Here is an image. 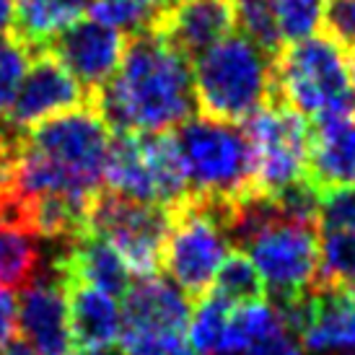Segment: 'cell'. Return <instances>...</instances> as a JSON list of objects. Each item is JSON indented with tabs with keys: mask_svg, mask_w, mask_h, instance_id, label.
<instances>
[{
	"mask_svg": "<svg viewBox=\"0 0 355 355\" xmlns=\"http://www.w3.org/2000/svg\"><path fill=\"white\" fill-rule=\"evenodd\" d=\"M91 107L112 132H168L198 109L192 62L158 31L128 34L117 73Z\"/></svg>",
	"mask_w": 355,
	"mask_h": 355,
	"instance_id": "6da1fadb",
	"label": "cell"
},
{
	"mask_svg": "<svg viewBox=\"0 0 355 355\" xmlns=\"http://www.w3.org/2000/svg\"><path fill=\"white\" fill-rule=\"evenodd\" d=\"M228 231L254 262L275 304L304 296L319 283L322 244L314 220L286 216L272 198L252 195L231 207Z\"/></svg>",
	"mask_w": 355,
	"mask_h": 355,
	"instance_id": "7a4b0ae2",
	"label": "cell"
},
{
	"mask_svg": "<svg viewBox=\"0 0 355 355\" xmlns=\"http://www.w3.org/2000/svg\"><path fill=\"white\" fill-rule=\"evenodd\" d=\"M272 60L241 29L226 34L192 60L198 109L213 119L247 122L272 101Z\"/></svg>",
	"mask_w": 355,
	"mask_h": 355,
	"instance_id": "3957f363",
	"label": "cell"
},
{
	"mask_svg": "<svg viewBox=\"0 0 355 355\" xmlns=\"http://www.w3.org/2000/svg\"><path fill=\"white\" fill-rule=\"evenodd\" d=\"M187 177L189 198L236 205L257 195L254 153L247 130L239 122L189 117L174 132Z\"/></svg>",
	"mask_w": 355,
	"mask_h": 355,
	"instance_id": "277c9868",
	"label": "cell"
},
{
	"mask_svg": "<svg viewBox=\"0 0 355 355\" xmlns=\"http://www.w3.org/2000/svg\"><path fill=\"white\" fill-rule=\"evenodd\" d=\"M272 101L311 119L355 107L347 50L327 31L283 44L272 60Z\"/></svg>",
	"mask_w": 355,
	"mask_h": 355,
	"instance_id": "5b68a950",
	"label": "cell"
},
{
	"mask_svg": "<svg viewBox=\"0 0 355 355\" xmlns=\"http://www.w3.org/2000/svg\"><path fill=\"white\" fill-rule=\"evenodd\" d=\"M231 207L187 198L171 207V228L164 241L161 267L192 301L207 296L220 262L231 252Z\"/></svg>",
	"mask_w": 355,
	"mask_h": 355,
	"instance_id": "8992f818",
	"label": "cell"
},
{
	"mask_svg": "<svg viewBox=\"0 0 355 355\" xmlns=\"http://www.w3.org/2000/svg\"><path fill=\"white\" fill-rule=\"evenodd\" d=\"M104 187L119 198L177 207L189 198L187 177L171 132H114Z\"/></svg>",
	"mask_w": 355,
	"mask_h": 355,
	"instance_id": "52a82bcc",
	"label": "cell"
},
{
	"mask_svg": "<svg viewBox=\"0 0 355 355\" xmlns=\"http://www.w3.org/2000/svg\"><path fill=\"white\" fill-rule=\"evenodd\" d=\"M254 153L257 195L277 192L309 179V122L301 112L270 101L244 122Z\"/></svg>",
	"mask_w": 355,
	"mask_h": 355,
	"instance_id": "ba28073f",
	"label": "cell"
},
{
	"mask_svg": "<svg viewBox=\"0 0 355 355\" xmlns=\"http://www.w3.org/2000/svg\"><path fill=\"white\" fill-rule=\"evenodd\" d=\"M168 228V207L119 198L107 187L91 202L89 231L104 236L117 249L132 277H153L158 272Z\"/></svg>",
	"mask_w": 355,
	"mask_h": 355,
	"instance_id": "9c48e42d",
	"label": "cell"
},
{
	"mask_svg": "<svg viewBox=\"0 0 355 355\" xmlns=\"http://www.w3.org/2000/svg\"><path fill=\"white\" fill-rule=\"evenodd\" d=\"M112 135L114 132L99 117V112L86 104L31 125L29 130L19 132V140L68 168L89 187L101 189Z\"/></svg>",
	"mask_w": 355,
	"mask_h": 355,
	"instance_id": "30bf717a",
	"label": "cell"
},
{
	"mask_svg": "<svg viewBox=\"0 0 355 355\" xmlns=\"http://www.w3.org/2000/svg\"><path fill=\"white\" fill-rule=\"evenodd\" d=\"M86 104H91L89 91L80 86L76 76L52 52L40 50L31 55L29 68L10 101L8 114L0 122L10 135H19L42 119L73 112Z\"/></svg>",
	"mask_w": 355,
	"mask_h": 355,
	"instance_id": "8fae6325",
	"label": "cell"
},
{
	"mask_svg": "<svg viewBox=\"0 0 355 355\" xmlns=\"http://www.w3.org/2000/svg\"><path fill=\"white\" fill-rule=\"evenodd\" d=\"M125 44L128 34L96 19H80L60 31L44 50L52 52L94 99V94L117 73Z\"/></svg>",
	"mask_w": 355,
	"mask_h": 355,
	"instance_id": "7c38bea8",
	"label": "cell"
},
{
	"mask_svg": "<svg viewBox=\"0 0 355 355\" xmlns=\"http://www.w3.org/2000/svg\"><path fill=\"white\" fill-rule=\"evenodd\" d=\"M16 335L34 355H73V332L65 291L50 280H34L16 298Z\"/></svg>",
	"mask_w": 355,
	"mask_h": 355,
	"instance_id": "4fadbf2b",
	"label": "cell"
},
{
	"mask_svg": "<svg viewBox=\"0 0 355 355\" xmlns=\"http://www.w3.org/2000/svg\"><path fill=\"white\" fill-rule=\"evenodd\" d=\"M150 29L192 62L236 29L234 0H168Z\"/></svg>",
	"mask_w": 355,
	"mask_h": 355,
	"instance_id": "5bb4252c",
	"label": "cell"
},
{
	"mask_svg": "<svg viewBox=\"0 0 355 355\" xmlns=\"http://www.w3.org/2000/svg\"><path fill=\"white\" fill-rule=\"evenodd\" d=\"M309 182L355 184V107L316 114L309 125Z\"/></svg>",
	"mask_w": 355,
	"mask_h": 355,
	"instance_id": "9a60e30c",
	"label": "cell"
},
{
	"mask_svg": "<svg viewBox=\"0 0 355 355\" xmlns=\"http://www.w3.org/2000/svg\"><path fill=\"white\" fill-rule=\"evenodd\" d=\"M189 296L164 277H135V283L122 296V329L146 332H179L187 335Z\"/></svg>",
	"mask_w": 355,
	"mask_h": 355,
	"instance_id": "2e32d148",
	"label": "cell"
},
{
	"mask_svg": "<svg viewBox=\"0 0 355 355\" xmlns=\"http://www.w3.org/2000/svg\"><path fill=\"white\" fill-rule=\"evenodd\" d=\"M60 286L68 301L76 350H109L119 340L122 329V311L114 296L70 275H60Z\"/></svg>",
	"mask_w": 355,
	"mask_h": 355,
	"instance_id": "e0dca14e",
	"label": "cell"
},
{
	"mask_svg": "<svg viewBox=\"0 0 355 355\" xmlns=\"http://www.w3.org/2000/svg\"><path fill=\"white\" fill-rule=\"evenodd\" d=\"M68 244V252L58 259V275L78 277L114 298L128 293V288L132 286V275L125 259L107 239L94 231H86L80 236L70 239Z\"/></svg>",
	"mask_w": 355,
	"mask_h": 355,
	"instance_id": "ac0fdd59",
	"label": "cell"
},
{
	"mask_svg": "<svg viewBox=\"0 0 355 355\" xmlns=\"http://www.w3.org/2000/svg\"><path fill=\"white\" fill-rule=\"evenodd\" d=\"M91 0H13L10 37L34 52L44 50L62 29L89 13Z\"/></svg>",
	"mask_w": 355,
	"mask_h": 355,
	"instance_id": "d6986e66",
	"label": "cell"
},
{
	"mask_svg": "<svg viewBox=\"0 0 355 355\" xmlns=\"http://www.w3.org/2000/svg\"><path fill=\"white\" fill-rule=\"evenodd\" d=\"M40 262L42 254L34 234L0 223V288L16 291L34 283Z\"/></svg>",
	"mask_w": 355,
	"mask_h": 355,
	"instance_id": "ffe728a7",
	"label": "cell"
},
{
	"mask_svg": "<svg viewBox=\"0 0 355 355\" xmlns=\"http://www.w3.org/2000/svg\"><path fill=\"white\" fill-rule=\"evenodd\" d=\"M280 329H286L283 316L277 311V306L265 304V301H252V304H241L231 309V319H228L226 343L220 355H236L257 345L259 340L275 335Z\"/></svg>",
	"mask_w": 355,
	"mask_h": 355,
	"instance_id": "44dd1931",
	"label": "cell"
},
{
	"mask_svg": "<svg viewBox=\"0 0 355 355\" xmlns=\"http://www.w3.org/2000/svg\"><path fill=\"white\" fill-rule=\"evenodd\" d=\"M210 293H216L218 298L228 301L231 306H241L252 304V301H265L267 291L254 262L241 249H231L218 267Z\"/></svg>",
	"mask_w": 355,
	"mask_h": 355,
	"instance_id": "7402d4cb",
	"label": "cell"
},
{
	"mask_svg": "<svg viewBox=\"0 0 355 355\" xmlns=\"http://www.w3.org/2000/svg\"><path fill=\"white\" fill-rule=\"evenodd\" d=\"M234 306L218 298L216 293L198 298L187 324V343L195 355H220L226 343L228 319Z\"/></svg>",
	"mask_w": 355,
	"mask_h": 355,
	"instance_id": "603a6c76",
	"label": "cell"
},
{
	"mask_svg": "<svg viewBox=\"0 0 355 355\" xmlns=\"http://www.w3.org/2000/svg\"><path fill=\"white\" fill-rule=\"evenodd\" d=\"M272 13L280 42L293 44L324 29L327 0H272Z\"/></svg>",
	"mask_w": 355,
	"mask_h": 355,
	"instance_id": "cb8c5ba5",
	"label": "cell"
},
{
	"mask_svg": "<svg viewBox=\"0 0 355 355\" xmlns=\"http://www.w3.org/2000/svg\"><path fill=\"white\" fill-rule=\"evenodd\" d=\"M316 226L319 234H355V184L316 187Z\"/></svg>",
	"mask_w": 355,
	"mask_h": 355,
	"instance_id": "d4e9b609",
	"label": "cell"
},
{
	"mask_svg": "<svg viewBox=\"0 0 355 355\" xmlns=\"http://www.w3.org/2000/svg\"><path fill=\"white\" fill-rule=\"evenodd\" d=\"M234 10H236L239 29L249 34L270 55H277L283 42H280V34H277L275 26L272 0H234Z\"/></svg>",
	"mask_w": 355,
	"mask_h": 355,
	"instance_id": "484cf974",
	"label": "cell"
},
{
	"mask_svg": "<svg viewBox=\"0 0 355 355\" xmlns=\"http://www.w3.org/2000/svg\"><path fill=\"white\" fill-rule=\"evenodd\" d=\"M322 286H355V234H332L322 244Z\"/></svg>",
	"mask_w": 355,
	"mask_h": 355,
	"instance_id": "4316f807",
	"label": "cell"
},
{
	"mask_svg": "<svg viewBox=\"0 0 355 355\" xmlns=\"http://www.w3.org/2000/svg\"><path fill=\"white\" fill-rule=\"evenodd\" d=\"M31 62V52L10 34H0V119L8 114L10 101Z\"/></svg>",
	"mask_w": 355,
	"mask_h": 355,
	"instance_id": "83f0119b",
	"label": "cell"
},
{
	"mask_svg": "<svg viewBox=\"0 0 355 355\" xmlns=\"http://www.w3.org/2000/svg\"><path fill=\"white\" fill-rule=\"evenodd\" d=\"M343 47H355V0H327L324 29Z\"/></svg>",
	"mask_w": 355,
	"mask_h": 355,
	"instance_id": "f1b7e54d",
	"label": "cell"
},
{
	"mask_svg": "<svg viewBox=\"0 0 355 355\" xmlns=\"http://www.w3.org/2000/svg\"><path fill=\"white\" fill-rule=\"evenodd\" d=\"M236 355H306V353H304L301 340H298L293 332L280 329V332L265 337V340H259L257 345H252L249 350L236 353Z\"/></svg>",
	"mask_w": 355,
	"mask_h": 355,
	"instance_id": "f546056e",
	"label": "cell"
},
{
	"mask_svg": "<svg viewBox=\"0 0 355 355\" xmlns=\"http://www.w3.org/2000/svg\"><path fill=\"white\" fill-rule=\"evenodd\" d=\"M16 337V296L0 288V353Z\"/></svg>",
	"mask_w": 355,
	"mask_h": 355,
	"instance_id": "4dcf8cb0",
	"label": "cell"
},
{
	"mask_svg": "<svg viewBox=\"0 0 355 355\" xmlns=\"http://www.w3.org/2000/svg\"><path fill=\"white\" fill-rule=\"evenodd\" d=\"M10 16H13V0H0V34L10 31Z\"/></svg>",
	"mask_w": 355,
	"mask_h": 355,
	"instance_id": "1f68e13d",
	"label": "cell"
},
{
	"mask_svg": "<svg viewBox=\"0 0 355 355\" xmlns=\"http://www.w3.org/2000/svg\"><path fill=\"white\" fill-rule=\"evenodd\" d=\"M347 68H350V86L355 94V47H347Z\"/></svg>",
	"mask_w": 355,
	"mask_h": 355,
	"instance_id": "d6a6232c",
	"label": "cell"
},
{
	"mask_svg": "<svg viewBox=\"0 0 355 355\" xmlns=\"http://www.w3.org/2000/svg\"><path fill=\"white\" fill-rule=\"evenodd\" d=\"M132 3H140V6H148V8H164L168 0H132Z\"/></svg>",
	"mask_w": 355,
	"mask_h": 355,
	"instance_id": "836d02e7",
	"label": "cell"
},
{
	"mask_svg": "<svg viewBox=\"0 0 355 355\" xmlns=\"http://www.w3.org/2000/svg\"><path fill=\"white\" fill-rule=\"evenodd\" d=\"M73 355H122V353H112V350H78Z\"/></svg>",
	"mask_w": 355,
	"mask_h": 355,
	"instance_id": "e575fe53",
	"label": "cell"
},
{
	"mask_svg": "<svg viewBox=\"0 0 355 355\" xmlns=\"http://www.w3.org/2000/svg\"><path fill=\"white\" fill-rule=\"evenodd\" d=\"M340 355H355V350H345V353H340Z\"/></svg>",
	"mask_w": 355,
	"mask_h": 355,
	"instance_id": "d590c367",
	"label": "cell"
}]
</instances>
